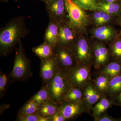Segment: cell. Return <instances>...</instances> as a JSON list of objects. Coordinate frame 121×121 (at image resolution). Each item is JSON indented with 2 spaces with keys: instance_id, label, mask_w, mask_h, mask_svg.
Listing matches in <instances>:
<instances>
[{
  "instance_id": "6da1fadb",
  "label": "cell",
  "mask_w": 121,
  "mask_h": 121,
  "mask_svg": "<svg viewBox=\"0 0 121 121\" xmlns=\"http://www.w3.org/2000/svg\"><path fill=\"white\" fill-rule=\"evenodd\" d=\"M29 33L23 17L12 18L0 31V54L3 56L9 55L21 39Z\"/></svg>"
},
{
  "instance_id": "7a4b0ae2",
  "label": "cell",
  "mask_w": 121,
  "mask_h": 121,
  "mask_svg": "<svg viewBox=\"0 0 121 121\" xmlns=\"http://www.w3.org/2000/svg\"><path fill=\"white\" fill-rule=\"evenodd\" d=\"M16 49L13 69L8 76L9 80L23 81L30 78L32 75L31 69V61L25 52L21 40L19 42Z\"/></svg>"
},
{
  "instance_id": "3957f363",
  "label": "cell",
  "mask_w": 121,
  "mask_h": 121,
  "mask_svg": "<svg viewBox=\"0 0 121 121\" xmlns=\"http://www.w3.org/2000/svg\"><path fill=\"white\" fill-rule=\"evenodd\" d=\"M47 85L50 100L58 104L64 102L65 95L73 86L67 79L63 72L59 70Z\"/></svg>"
},
{
  "instance_id": "277c9868",
  "label": "cell",
  "mask_w": 121,
  "mask_h": 121,
  "mask_svg": "<svg viewBox=\"0 0 121 121\" xmlns=\"http://www.w3.org/2000/svg\"><path fill=\"white\" fill-rule=\"evenodd\" d=\"M64 1L70 23L80 34L82 33L90 23L89 16L73 0Z\"/></svg>"
},
{
  "instance_id": "5b68a950",
  "label": "cell",
  "mask_w": 121,
  "mask_h": 121,
  "mask_svg": "<svg viewBox=\"0 0 121 121\" xmlns=\"http://www.w3.org/2000/svg\"><path fill=\"white\" fill-rule=\"evenodd\" d=\"M91 65L78 64L63 72L67 79L73 86L83 89L91 80Z\"/></svg>"
},
{
  "instance_id": "8992f818",
  "label": "cell",
  "mask_w": 121,
  "mask_h": 121,
  "mask_svg": "<svg viewBox=\"0 0 121 121\" xmlns=\"http://www.w3.org/2000/svg\"><path fill=\"white\" fill-rule=\"evenodd\" d=\"M79 36L70 48L78 64L92 66L93 60V44L86 39Z\"/></svg>"
},
{
  "instance_id": "52a82bcc",
  "label": "cell",
  "mask_w": 121,
  "mask_h": 121,
  "mask_svg": "<svg viewBox=\"0 0 121 121\" xmlns=\"http://www.w3.org/2000/svg\"><path fill=\"white\" fill-rule=\"evenodd\" d=\"M54 56L59 70L65 71L78 65L71 49L57 45L54 49Z\"/></svg>"
},
{
  "instance_id": "ba28073f",
  "label": "cell",
  "mask_w": 121,
  "mask_h": 121,
  "mask_svg": "<svg viewBox=\"0 0 121 121\" xmlns=\"http://www.w3.org/2000/svg\"><path fill=\"white\" fill-rule=\"evenodd\" d=\"M80 34L70 23L68 19L60 23L57 45L70 48Z\"/></svg>"
},
{
  "instance_id": "9c48e42d",
  "label": "cell",
  "mask_w": 121,
  "mask_h": 121,
  "mask_svg": "<svg viewBox=\"0 0 121 121\" xmlns=\"http://www.w3.org/2000/svg\"><path fill=\"white\" fill-rule=\"evenodd\" d=\"M59 112L66 121L75 119L82 113L87 112L83 101L78 102L64 101L59 104Z\"/></svg>"
},
{
  "instance_id": "30bf717a",
  "label": "cell",
  "mask_w": 121,
  "mask_h": 121,
  "mask_svg": "<svg viewBox=\"0 0 121 121\" xmlns=\"http://www.w3.org/2000/svg\"><path fill=\"white\" fill-rule=\"evenodd\" d=\"M44 4L50 18L60 23L68 19L64 0H49Z\"/></svg>"
},
{
  "instance_id": "8fae6325",
  "label": "cell",
  "mask_w": 121,
  "mask_h": 121,
  "mask_svg": "<svg viewBox=\"0 0 121 121\" xmlns=\"http://www.w3.org/2000/svg\"><path fill=\"white\" fill-rule=\"evenodd\" d=\"M83 101L89 113L91 111L93 106L106 95L98 90L92 80L83 88Z\"/></svg>"
},
{
  "instance_id": "7c38bea8",
  "label": "cell",
  "mask_w": 121,
  "mask_h": 121,
  "mask_svg": "<svg viewBox=\"0 0 121 121\" xmlns=\"http://www.w3.org/2000/svg\"><path fill=\"white\" fill-rule=\"evenodd\" d=\"M93 65L96 70H99L109 62V51L104 44L97 42L93 44Z\"/></svg>"
},
{
  "instance_id": "4fadbf2b",
  "label": "cell",
  "mask_w": 121,
  "mask_h": 121,
  "mask_svg": "<svg viewBox=\"0 0 121 121\" xmlns=\"http://www.w3.org/2000/svg\"><path fill=\"white\" fill-rule=\"evenodd\" d=\"M58 70L54 55L50 58L41 60L40 75L43 86L47 85L50 82Z\"/></svg>"
},
{
  "instance_id": "5bb4252c",
  "label": "cell",
  "mask_w": 121,
  "mask_h": 121,
  "mask_svg": "<svg viewBox=\"0 0 121 121\" xmlns=\"http://www.w3.org/2000/svg\"><path fill=\"white\" fill-rule=\"evenodd\" d=\"M60 23L50 18L49 23L45 30L44 41L51 45L54 49L58 43Z\"/></svg>"
},
{
  "instance_id": "9a60e30c",
  "label": "cell",
  "mask_w": 121,
  "mask_h": 121,
  "mask_svg": "<svg viewBox=\"0 0 121 121\" xmlns=\"http://www.w3.org/2000/svg\"><path fill=\"white\" fill-rule=\"evenodd\" d=\"M93 33L94 37L101 41H113L118 37L117 30L109 26H99L94 29Z\"/></svg>"
},
{
  "instance_id": "2e32d148",
  "label": "cell",
  "mask_w": 121,
  "mask_h": 121,
  "mask_svg": "<svg viewBox=\"0 0 121 121\" xmlns=\"http://www.w3.org/2000/svg\"><path fill=\"white\" fill-rule=\"evenodd\" d=\"M59 107V104L48 100L40 104L36 113L41 117L50 118L58 112Z\"/></svg>"
},
{
  "instance_id": "e0dca14e",
  "label": "cell",
  "mask_w": 121,
  "mask_h": 121,
  "mask_svg": "<svg viewBox=\"0 0 121 121\" xmlns=\"http://www.w3.org/2000/svg\"><path fill=\"white\" fill-rule=\"evenodd\" d=\"M99 11H102L113 16L121 15V2H109L104 0L98 2Z\"/></svg>"
},
{
  "instance_id": "ac0fdd59",
  "label": "cell",
  "mask_w": 121,
  "mask_h": 121,
  "mask_svg": "<svg viewBox=\"0 0 121 121\" xmlns=\"http://www.w3.org/2000/svg\"><path fill=\"white\" fill-rule=\"evenodd\" d=\"M113 105V101L111 99H108L106 95H104L91 108L92 114L94 118L98 117L103 114Z\"/></svg>"
},
{
  "instance_id": "d6986e66",
  "label": "cell",
  "mask_w": 121,
  "mask_h": 121,
  "mask_svg": "<svg viewBox=\"0 0 121 121\" xmlns=\"http://www.w3.org/2000/svg\"><path fill=\"white\" fill-rule=\"evenodd\" d=\"M99 74L111 78L121 74V63L114 60L109 62L99 70Z\"/></svg>"
},
{
  "instance_id": "ffe728a7",
  "label": "cell",
  "mask_w": 121,
  "mask_h": 121,
  "mask_svg": "<svg viewBox=\"0 0 121 121\" xmlns=\"http://www.w3.org/2000/svg\"><path fill=\"white\" fill-rule=\"evenodd\" d=\"M32 51L41 60L50 58L54 55V48L45 41L41 45L33 48Z\"/></svg>"
},
{
  "instance_id": "44dd1931",
  "label": "cell",
  "mask_w": 121,
  "mask_h": 121,
  "mask_svg": "<svg viewBox=\"0 0 121 121\" xmlns=\"http://www.w3.org/2000/svg\"><path fill=\"white\" fill-rule=\"evenodd\" d=\"M40 104L29 99L20 109L17 119L37 112Z\"/></svg>"
},
{
  "instance_id": "7402d4cb",
  "label": "cell",
  "mask_w": 121,
  "mask_h": 121,
  "mask_svg": "<svg viewBox=\"0 0 121 121\" xmlns=\"http://www.w3.org/2000/svg\"><path fill=\"white\" fill-rule=\"evenodd\" d=\"M121 92V74L111 78L108 90L106 94L111 98Z\"/></svg>"
},
{
  "instance_id": "603a6c76",
  "label": "cell",
  "mask_w": 121,
  "mask_h": 121,
  "mask_svg": "<svg viewBox=\"0 0 121 121\" xmlns=\"http://www.w3.org/2000/svg\"><path fill=\"white\" fill-rule=\"evenodd\" d=\"M110 80V78L106 76L99 74L92 81L98 90L106 95L109 88Z\"/></svg>"
},
{
  "instance_id": "cb8c5ba5",
  "label": "cell",
  "mask_w": 121,
  "mask_h": 121,
  "mask_svg": "<svg viewBox=\"0 0 121 121\" xmlns=\"http://www.w3.org/2000/svg\"><path fill=\"white\" fill-rule=\"evenodd\" d=\"M83 89L73 86L64 98V101L78 102L83 100Z\"/></svg>"
},
{
  "instance_id": "d4e9b609",
  "label": "cell",
  "mask_w": 121,
  "mask_h": 121,
  "mask_svg": "<svg viewBox=\"0 0 121 121\" xmlns=\"http://www.w3.org/2000/svg\"><path fill=\"white\" fill-rule=\"evenodd\" d=\"M112 41L109 50L110 56L121 63V39L118 37Z\"/></svg>"
},
{
  "instance_id": "484cf974",
  "label": "cell",
  "mask_w": 121,
  "mask_h": 121,
  "mask_svg": "<svg viewBox=\"0 0 121 121\" xmlns=\"http://www.w3.org/2000/svg\"><path fill=\"white\" fill-rule=\"evenodd\" d=\"M30 99L39 104L50 100L49 91L47 85L43 86L39 91L36 93Z\"/></svg>"
},
{
  "instance_id": "4316f807",
  "label": "cell",
  "mask_w": 121,
  "mask_h": 121,
  "mask_svg": "<svg viewBox=\"0 0 121 121\" xmlns=\"http://www.w3.org/2000/svg\"><path fill=\"white\" fill-rule=\"evenodd\" d=\"M79 7L84 10L99 11L98 2L96 0H73Z\"/></svg>"
},
{
  "instance_id": "83f0119b",
  "label": "cell",
  "mask_w": 121,
  "mask_h": 121,
  "mask_svg": "<svg viewBox=\"0 0 121 121\" xmlns=\"http://www.w3.org/2000/svg\"><path fill=\"white\" fill-rule=\"evenodd\" d=\"M9 82V76L0 71V97L1 98L4 96L7 90V86Z\"/></svg>"
},
{
  "instance_id": "f1b7e54d",
  "label": "cell",
  "mask_w": 121,
  "mask_h": 121,
  "mask_svg": "<svg viewBox=\"0 0 121 121\" xmlns=\"http://www.w3.org/2000/svg\"><path fill=\"white\" fill-rule=\"evenodd\" d=\"M16 121H50V118H46L40 116L37 113L28 115L17 118Z\"/></svg>"
},
{
  "instance_id": "f546056e",
  "label": "cell",
  "mask_w": 121,
  "mask_h": 121,
  "mask_svg": "<svg viewBox=\"0 0 121 121\" xmlns=\"http://www.w3.org/2000/svg\"><path fill=\"white\" fill-rule=\"evenodd\" d=\"M95 121H121V118H116L113 117L107 114H103L99 117L94 118Z\"/></svg>"
},
{
  "instance_id": "4dcf8cb0",
  "label": "cell",
  "mask_w": 121,
  "mask_h": 121,
  "mask_svg": "<svg viewBox=\"0 0 121 121\" xmlns=\"http://www.w3.org/2000/svg\"><path fill=\"white\" fill-rule=\"evenodd\" d=\"M101 19L100 22V26L103 25L110 21L112 16L106 13L104 11H101Z\"/></svg>"
},
{
  "instance_id": "1f68e13d",
  "label": "cell",
  "mask_w": 121,
  "mask_h": 121,
  "mask_svg": "<svg viewBox=\"0 0 121 121\" xmlns=\"http://www.w3.org/2000/svg\"><path fill=\"white\" fill-rule=\"evenodd\" d=\"M93 13V17L94 22L98 26H100V22L101 19V11H95Z\"/></svg>"
},
{
  "instance_id": "d6a6232c",
  "label": "cell",
  "mask_w": 121,
  "mask_h": 121,
  "mask_svg": "<svg viewBox=\"0 0 121 121\" xmlns=\"http://www.w3.org/2000/svg\"><path fill=\"white\" fill-rule=\"evenodd\" d=\"M66 121L64 117L58 112L50 118V121Z\"/></svg>"
},
{
  "instance_id": "836d02e7",
  "label": "cell",
  "mask_w": 121,
  "mask_h": 121,
  "mask_svg": "<svg viewBox=\"0 0 121 121\" xmlns=\"http://www.w3.org/2000/svg\"><path fill=\"white\" fill-rule=\"evenodd\" d=\"M113 102L114 105L121 107V92L118 95L110 99Z\"/></svg>"
},
{
  "instance_id": "e575fe53",
  "label": "cell",
  "mask_w": 121,
  "mask_h": 121,
  "mask_svg": "<svg viewBox=\"0 0 121 121\" xmlns=\"http://www.w3.org/2000/svg\"><path fill=\"white\" fill-rule=\"evenodd\" d=\"M10 105L9 104H4L0 106V114L2 113L5 111L9 108Z\"/></svg>"
},
{
  "instance_id": "d590c367",
  "label": "cell",
  "mask_w": 121,
  "mask_h": 121,
  "mask_svg": "<svg viewBox=\"0 0 121 121\" xmlns=\"http://www.w3.org/2000/svg\"><path fill=\"white\" fill-rule=\"evenodd\" d=\"M117 24L121 27V15L120 16L118 17L117 20Z\"/></svg>"
},
{
  "instance_id": "8d00e7d4",
  "label": "cell",
  "mask_w": 121,
  "mask_h": 121,
  "mask_svg": "<svg viewBox=\"0 0 121 121\" xmlns=\"http://www.w3.org/2000/svg\"><path fill=\"white\" fill-rule=\"evenodd\" d=\"M105 0L109 2H121V0Z\"/></svg>"
},
{
  "instance_id": "74e56055",
  "label": "cell",
  "mask_w": 121,
  "mask_h": 121,
  "mask_svg": "<svg viewBox=\"0 0 121 121\" xmlns=\"http://www.w3.org/2000/svg\"><path fill=\"white\" fill-rule=\"evenodd\" d=\"M37 0L41 1H43L44 3H45V2H47L49 0Z\"/></svg>"
},
{
  "instance_id": "f35d334b",
  "label": "cell",
  "mask_w": 121,
  "mask_h": 121,
  "mask_svg": "<svg viewBox=\"0 0 121 121\" xmlns=\"http://www.w3.org/2000/svg\"><path fill=\"white\" fill-rule=\"evenodd\" d=\"M9 0H0V2H7Z\"/></svg>"
},
{
  "instance_id": "ab89813d",
  "label": "cell",
  "mask_w": 121,
  "mask_h": 121,
  "mask_svg": "<svg viewBox=\"0 0 121 121\" xmlns=\"http://www.w3.org/2000/svg\"><path fill=\"white\" fill-rule=\"evenodd\" d=\"M19 0H15V1H17Z\"/></svg>"
},
{
  "instance_id": "60d3db41",
  "label": "cell",
  "mask_w": 121,
  "mask_h": 121,
  "mask_svg": "<svg viewBox=\"0 0 121 121\" xmlns=\"http://www.w3.org/2000/svg\"><path fill=\"white\" fill-rule=\"evenodd\" d=\"M120 38L121 39V35H120Z\"/></svg>"
}]
</instances>
